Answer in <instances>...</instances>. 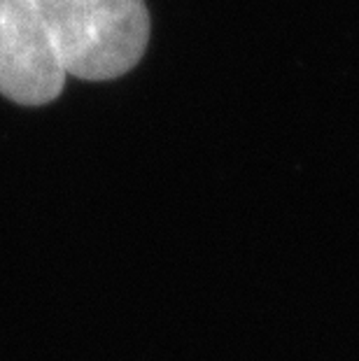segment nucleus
I'll return each instance as SVG.
<instances>
[{"instance_id": "nucleus-1", "label": "nucleus", "mask_w": 359, "mask_h": 361, "mask_svg": "<svg viewBox=\"0 0 359 361\" xmlns=\"http://www.w3.org/2000/svg\"><path fill=\"white\" fill-rule=\"evenodd\" d=\"M44 33L66 75L87 82L121 78L150 42L142 0H35Z\"/></svg>"}, {"instance_id": "nucleus-2", "label": "nucleus", "mask_w": 359, "mask_h": 361, "mask_svg": "<svg viewBox=\"0 0 359 361\" xmlns=\"http://www.w3.org/2000/svg\"><path fill=\"white\" fill-rule=\"evenodd\" d=\"M66 78L35 0H0V94L19 105H44L63 91Z\"/></svg>"}]
</instances>
